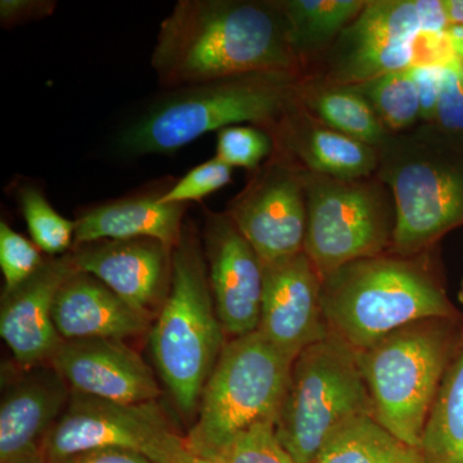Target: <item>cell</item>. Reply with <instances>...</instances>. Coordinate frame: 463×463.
I'll return each mask as SVG.
<instances>
[{"mask_svg": "<svg viewBox=\"0 0 463 463\" xmlns=\"http://www.w3.org/2000/svg\"><path fill=\"white\" fill-rule=\"evenodd\" d=\"M167 90L254 72L304 76L279 0H179L151 54Z\"/></svg>", "mask_w": 463, "mask_h": 463, "instance_id": "1", "label": "cell"}, {"mask_svg": "<svg viewBox=\"0 0 463 463\" xmlns=\"http://www.w3.org/2000/svg\"><path fill=\"white\" fill-rule=\"evenodd\" d=\"M432 250L359 259L325 277L321 298L328 330L361 352L411 323L459 318Z\"/></svg>", "mask_w": 463, "mask_h": 463, "instance_id": "2", "label": "cell"}, {"mask_svg": "<svg viewBox=\"0 0 463 463\" xmlns=\"http://www.w3.org/2000/svg\"><path fill=\"white\" fill-rule=\"evenodd\" d=\"M301 78L254 72L167 90L125 128L118 145L125 154L142 156L172 154L232 125H252L269 134L297 99Z\"/></svg>", "mask_w": 463, "mask_h": 463, "instance_id": "3", "label": "cell"}, {"mask_svg": "<svg viewBox=\"0 0 463 463\" xmlns=\"http://www.w3.org/2000/svg\"><path fill=\"white\" fill-rule=\"evenodd\" d=\"M376 175L397 210L392 254H421L463 225V142L419 124L388 134L379 148Z\"/></svg>", "mask_w": 463, "mask_h": 463, "instance_id": "4", "label": "cell"}, {"mask_svg": "<svg viewBox=\"0 0 463 463\" xmlns=\"http://www.w3.org/2000/svg\"><path fill=\"white\" fill-rule=\"evenodd\" d=\"M157 315L149 331L155 364L178 410L194 416L227 337L194 222L185 221L174 249L172 288Z\"/></svg>", "mask_w": 463, "mask_h": 463, "instance_id": "5", "label": "cell"}, {"mask_svg": "<svg viewBox=\"0 0 463 463\" xmlns=\"http://www.w3.org/2000/svg\"><path fill=\"white\" fill-rule=\"evenodd\" d=\"M462 339L461 319H423L358 352L374 421L408 447L421 448L426 420Z\"/></svg>", "mask_w": 463, "mask_h": 463, "instance_id": "6", "label": "cell"}, {"mask_svg": "<svg viewBox=\"0 0 463 463\" xmlns=\"http://www.w3.org/2000/svg\"><path fill=\"white\" fill-rule=\"evenodd\" d=\"M365 416L373 405L358 350L330 332L292 364L274 431L295 461L315 463L337 431Z\"/></svg>", "mask_w": 463, "mask_h": 463, "instance_id": "7", "label": "cell"}, {"mask_svg": "<svg viewBox=\"0 0 463 463\" xmlns=\"http://www.w3.org/2000/svg\"><path fill=\"white\" fill-rule=\"evenodd\" d=\"M292 364L259 331L225 343L185 438L191 449L219 461L243 431L276 422Z\"/></svg>", "mask_w": 463, "mask_h": 463, "instance_id": "8", "label": "cell"}, {"mask_svg": "<svg viewBox=\"0 0 463 463\" xmlns=\"http://www.w3.org/2000/svg\"><path fill=\"white\" fill-rule=\"evenodd\" d=\"M304 251L322 279L359 259L389 252L397 210L388 185L374 174L341 179L306 170Z\"/></svg>", "mask_w": 463, "mask_h": 463, "instance_id": "9", "label": "cell"}, {"mask_svg": "<svg viewBox=\"0 0 463 463\" xmlns=\"http://www.w3.org/2000/svg\"><path fill=\"white\" fill-rule=\"evenodd\" d=\"M181 440L157 402L121 404L71 392L41 449L50 463L108 448L136 450L158 463Z\"/></svg>", "mask_w": 463, "mask_h": 463, "instance_id": "10", "label": "cell"}, {"mask_svg": "<svg viewBox=\"0 0 463 463\" xmlns=\"http://www.w3.org/2000/svg\"><path fill=\"white\" fill-rule=\"evenodd\" d=\"M224 213L263 264L300 254L307 236L306 170L272 151L250 173L245 187L230 201Z\"/></svg>", "mask_w": 463, "mask_h": 463, "instance_id": "11", "label": "cell"}, {"mask_svg": "<svg viewBox=\"0 0 463 463\" xmlns=\"http://www.w3.org/2000/svg\"><path fill=\"white\" fill-rule=\"evenodd\" d=\"M421 25L414 0H368L310 74L359 85L410 69L417 61Z\"/></svg>", "mask_w": 463, "mask_h": 463, "instance_id": "12", "label": "cell"}, {"mask_svg": "<svg viewBox=\"0 0 463 463\" xmlns=\"http://www.w3.org/2000/svg\"><path fill=\"white\" fill-rule=\"evenodd\" d=\"M203 245L216 315L231 339L258 331L264 264L224 212H207Z\"/></svg>", "mask_w": 463, "mask_h": 463, "instance_id": "13", "label": "cell"}, {"mask_svg": "<svg viewBox=\"0 0 463 463\" xmlns=\"http://www.w3.org/2000/svg\"><path fill=\"white\" fill-rule=\"evenodd\" d=\"M321 295V274L306 251L264 264L258 331L295 361L304 349L330 334Z\"/></svg>", "mask_w": 463, "mask_h": 463, "instance_id": "14", "label": "cell"}, {"mask_svg": "<svg viewBox=\"0 0 463 463\" xmlns=\"http://www.w3.org/2000/svg\"><path fill=\"white\" fill-rule=\"evenodd\" d=\"M71 392L121 404L157 402L156 377L124 340L63 341L50 362Z\"/></svg>", "mask_w": 463, "mask_h": 463, "instance_id": "15", "label": "cell"}, {"mask_svg": "<svg viewBox=\"0 0 463 463\" xmlns=\"http://www.w3.org/2000/svg\"><path fill=\"white\" fill-rule=\"evenodd\" d=\"M70 252L80 272L149 316L158 313L172 288L174 249L161 241L100 240Z\"/></svg>", "mask_w": 463, "mask_h": 463, "instance_id": "16", "label": "cell"}, {"mask_svg": "<svg viewBox=\"0 0 463 463\" xmlns=\"http://www.w3.org/2000/svg\"><path fill=\"white\" fill-rule=\"evenodd\" d=\"M75 270L71 252L48 257L32 279L3 294L0 335L21 367L50 364L62 345L53 321L54 300Z\"/></svg>", "mask_w": 463, "mask_h": 463, "instance_id": "17", "label": "cell"}, {"mask_svg": "<svg viewBox=\"0 0 463 463\" xmlns=\"http://www.w3.org/2000/svg\"><path fill=\"white\" fill-rule=\"evenodd\" d=\"M269 137L273 151L309 173L356 179L374 175L379 167V149L328 127L298 96Z\"/></svg>", "mask_w": 463, "mask_h": 463, "instance_id": "18", "label": "cell"}, {"mask_svg": "<svg viewBox=\"0 0 463 463\" xmlns=\"http://www.w3.org/2000/svg\"><path fill=\"white\" fill-rule=\"evenodd\" d=\"M24 370L3 392L0 463L39 449L71 397V389L51 364Z\"/></svg>", "mask_w": 463, "mask_h": 463, "instance_id": "19", "label": "cell"}, {"mask_svg": "<svg viewBox=\"0 0 463 463\" xmlns=\"http://www.w3.org/2000/svg\"><path fill=\"white\" fill-rule=\"evenodd\" d=\"M151 318L79 269L63 283L53 306L54 325L63 341L141 336L152 327Z\"/></svg>", "mask_w": 463, "mask_h": 463, "instance_id": "20", "label": "cell"}, {"mask_svg": "<svg viewBox=\"0 0 463 463\" xmlns=\"http://www.w3.org/2000/svg\"><path fill=\"white\" fill-rule=\"evenodd\" d=\"M163 194H137L88 207L76 216L74 246L100 240L154 239L175 249L187 205L160 203Z\"/></svg>", "mask_w": 463, "mask_h": 463, "instance_id": "21", "label": "cell"}, {"mask_svg": "<svg viewBox=\"0 0 463 463\" xmlns=\"http://www.w3.org/2000/svg\"><path fill=\"white\" fill-rule=\"evenodd\" d=\"M288 24L289 42L304 75L321 62L341 33L368 0H279Z\"/></svg>", "mask_w": 463, "mask_h": 463, "instance_id": "22", "label": "cell"}, {"mask_svg": "<svg viewBox=\"0 0 463 463\" xmlns=\"http://www.w3.org/2000/svg\"><path fill=\"white\" fill-rule=\"evenodd\" d=\"M298 102L328 127L379 148L388 137L368 100L350 85L306 75L298 84Z\"/></svg>", "mask_w": 463, "mask_h": 463, "instance_id": "23", "label": "cell"}, {"mask_svg": "<svg viewBox=\"0 0 463 463\" xmlns=\"http://www.w3.org/2000/svg\"><path fill=\"white\" fill-rule=\"evenodd\" d=\"M420 452L423 463H463V339L426 420Z\"/></svg>", "mask_w": 463, "mask_h": 463, "instance_id": "24", "label": "cell"}, {"mask_svg": "<svg viewBox=\"0 0 463 463\" xmlns=\"http://www.w3.org/2000/svg\"><path fill=\"white\" fill-rule=\"evenodd\" d=\"M315 463H423L421 452L408 447L374 421L359 417L337 431Z\"/></svg>", "mask_w": 463, "mask_h": 463, "instance_id": "25", "label": "cell"}, {"mask_svg": "<svg viewBox=\"0 0 463 463\" xmlns=\"http://www.w3.org/2000/svg\"><path fill=\"white\" fill-rule=\"evenodd\" d=\"M353 87L368 100L386 132H407L421 124V103L411 67Z\"/></svg>", "mask_w": 463, "mask_h": 463, "instance_id": "26", "label": "cell"}, {"mask_svg": "<svg viewBox=\"0 0 463 463\" xmlns=\"http://www.w3.org/2000/svg\"><path fill=\"white\" fill-rule=\"evenodd\" d=\"M17 200L33 242L48 257H61L74 246L75 221L63 218L38 187L25 184L17 190Z\"/></svg>", "mask_w": 463, "mask_h": 463, "instance_id": "27", "label": "cell"}, {"mask_svg": "<svg viewBox=\"0 0 463 463\" xmlns=\"http://www.w3.org/2000/svg\"><path fill=\"white\" fill-rule=\"evenodd\" d=\"M272 151L269 134L252 125H232L216 133L215 157L231 167L254 172Z\"/></svg>", "mask_w": 463, "mask_h": 463, "instance_id": "28", "label": "cell"}, {"mask_svg": "<svg viewBox=\"0 0 463 463\" xmlns=\"http://www.w3.org/2000/svg\"><path fill=\"white\" fill-rule=\"evenodd\" d=\"M47 258L33 240L12 230L5 221L0 223V268L5 277V291L11 292L32 279Z\"/></svg>", "mask_w": 463, "mask_h": 463, "instance_id": "29", "label": "cell"}, {"mask_svg": "<svg viewBox=\"0 0 463 463\" xmlns=\"http://www.w3.org/2000/svg\"><path fill=\"white\" fill-rule=\"evenodd\" d=\"M222 463H298L283 448L274 422H260L243 431L222 455Z\"/></svg>", "mask_w": 463, "mask_h": 463, "instance_id": "30", "label": "cell"}, {"mask_svg": "<svg viewBox=\"0 0 463 463\" xmlns=\"http://www.w3.org/2000/svg\"><path fill=\"white\" fill-rule=\"evenodd\" d=\"M232 176L233 167L228 166L214 156L194 167L173 187L164 191L160 196V203L188 205L191 201H201L230 184Z\"/></svg>", "mask_w": 463, "mask_h": 463, "instance_id": "31", "label": "cell"}, {"mask_svg": "<svg viewBox=\"0 0 463 463\" xmlns=\"http://www.w3.org/2000/svg\"><path fill=\"white\" fill-rule=\"evenodd\" d=\"M430 125L450 138L463 142V62L457 57L444 63L443 88Z\"/></svg>", "mask_w": 463, "mask_h": 463, "instance_id": "32", "label": "cell"}, {"mask_svg": "<svg viewBox=\"0 0 463 463\" xmlns=\"http://www.w3.org/2000/svg\"><path fill=\"white\" fill-rule=\"evenodd\" d=\"M411 74L419 90L421 103V124L434 121L444 80V63H416Z\"/></svg>", "mask_w": 463, "mask_h": 463, "instance_id": "33", "label": "cell"}, {"mask_svg": "<svg viewBox=\"0 0 463 463\" xmlns=\"http://www.w3.org/2000/svg\"><path fill=\"white\" fill-rule=\"evenodd\" d=\"M57 2L54 0H2L0 2V25L11 29L44 20L56 11Z\"/></svg>", "mask_w": 463, "mask_h": 463, "instance_id": "34", "label": "cell"}, {"mask_svg": "<svg viewBox=\"0 0 463 463\" xmlns=\"http://www.w3.org/2000/svg\"><path fill=\"white\" fill-rule=\"evenodd\" d=\"M419 12L421 38L423 41H434L446 36L448 21L443 0H414Z\"/></svg>", "mask_w": 463, "mask_h": 463, "instance_id": "35", "label": "cell"}, {"mask_svg": "<svg viewBox=\"0 0 463 463\" xmlns=\"http://www.w3.org/2000/svg\"><path fill=\"white\" fill-rule=\"evenodd\" d=\"M60 463H155L143 453L136 450L108 448V449L90 450L65 459Z\"/></svg>", "mask_w": 463, "mask_h": 463, "instance_id": "36", "label": "cell"}, {"mask_svg": "<svg viewBox=\"0 0 463 463\" xmlns=\"http://www.w3.org/2000/svg\"><path fill=\"white\" fill-rule=\"evenodd\" d=\"M158 463H222L218 461V459L207 458V457H203L199 455V453L194 452V449H191V447L188 446L187 441H185V438H182V440L179 441L178 444H175L166 453L165 457L161 459Z\"/></svg>", "mask_w": 463, "mask_h": 463, "instance_id": "37", "label": "cell"}, {"mask_svg": "<svg viewBox=\"0 0 463 463\" xmlns=\"http://www.w3.org/2000/svg\"><path fill=\"white\" fill-rule=\"evenodd\" d=\"M446 38L453 56L463 62V24L448 27Z\"/></svg>", "mask_w": 463, "mask_h": 463, "instance_id": "38", "label": "cell"}, {"mask_svg": "<svg viewBox=\"0 0 463 463\" xmlns=\"http://www.w3.org/2000/svg\"><path fill=\"white\" fill-rule=\"evenodd\" d=\"M443 5L450 25L463 24V0H443Z\"/></svg>", "mask_w": 463, "mask_h": 463, "instance_id": "39", "label": "cell"}, {"mask_svg": "<svg viewBox=\"0 0 463 463\" xmlns=\"http://www.w3.org/2000/svg\"><path fill=\"white\" fill-rule=\"evenodd\" d=\"M5 463H50V461L45 458L41 448H39V449L33 450V452L27 453V455L18 457V458Z\"/></svg>", "mask_w": 463, "mask_h": 463, "instance_id": "40", "label": "cell"}, {"mask_svg": "<svg viewBox=\"0 0 463 463\" xmlns=\"http://www.w3.org/2000/svg\"><path fill=\"white\" fill-rule=\"evenodd\" d=\"M458 301L461 303V306L463 307V279L461 281V286H459L458 289Z\"/></svg>", "mask_w": 463, "mask_h": 463, "instance_id": "41", "label": "cell"}]
</instances>
